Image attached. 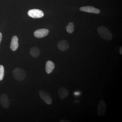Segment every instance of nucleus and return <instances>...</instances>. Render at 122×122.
<instances>
[{"instance_id":"nucleus-1","label":"nucleus","mask_w":122,"mask_h":122,"mask_svg":"<svg viewBox=\"0 0 122 122\" xmlns=\"http://www.w3.org/2000/svg\"><path fill=\"white\" fill-rule=\"evenodd\" d=\"M97 32L100 37L106 41H111L113 38V35L111 31L104 26L99 27Z\"/></svg>"},{"instance_id":"nucleus-2","label":"nucleus","mask_w":122,"mask_h":122,"mask_svg":"<svg viewBox=\"0 0 122 122\" xmlns=\"http://www.w3.org/2000/svg\"><path fill=\"white\" fill-rule=\"evenodd\" d=\"M14 77L16 80L22 81L26 77V73L24 70L20 68H17L14 69L13 71Z\"/></svg>"},{"instance_id":"nucleus-3","label":"nucleus","mask_w":122,"mask_h":122,"mask_svg":"<svg viewBox=\"0 0 122 122\" xmlns=\"http://www.w3.org/2000/svg\"><path fill=\"white\" fill-rule=\"evenodd\" d=\"M39 94L41 99L44 100L46 104L50 105L52 103V97L48 92L44 90H41L39 91Z\"/></svg>"},{"instance_id":"nucleus-4","label":"nucleus","mask_w":122,"mask_h":122,"mask_svg":"<svg viewBox=\"0 0 122 122\" xmlns=\"http://www.w3.org/2000/svg\"><path fill=\"white\" fill-rule=\"evenodd\" d=\"M28 14L29 16L34 18L42 17L44 15L43 11L36 9L30 10L28 12Z\"/></svg>"},{"instance_id":"nucleus-5","label":"nucleus","mask_w":122,"mask_h":122,"mask_svg":"<svg viewBox=\"0 0 122 122\" xmlns=\"http://www.w3.org/2000/svg\"><path fill=\"white\" fill-rule=\"evenodd\" d=\"M107 111V106L105 101L101 100L99 102L98 106V115L102 116L105 115Z\"/></svg>"},{"instance_id":"nucleus-6","label":"nucleus","mask_w":122,"mask_h":122,"mask_svg":"<svg viewBox=\"0 0 122 122\" xmlns=\"http://www.w3.org/2000/svg\"><path fill=\"white\" fill-rule=\"evenodd\" d=\"M79 10L82 12L95 14H98L100 13V10L99 9L91 6L81 7L79 8Z\"/></svg>"},{"instance_id":"nucleus-7","label":"nucleus","mask_w":122,"mask_h":122,"mask_svg":"<svg viewBox=\"0 0 122 122\" xmlns=\"http://www.w3.org/2000/svg\"><path fill=\"white\" fill-rule=\"evenodd\" d=\"M49 33V30L47 29H41L35 30L34 35L35 37L42 38L46 36Z\"/></svg>"},{"instance_id":"nucleus-8","label":"nucleus","mask_w":122,"mask_h":122,"mask_svg":"<svg viewBox=\"0 0 122 122\" xmlns=\"http://www.w3.org/2000/svg\"><path fill=\"white\" fill-rule=\"evenodd\" d=\"M0 102L3 108L8 109L10 106V101L7 95L5 94L0 96Z\"/></svg>"},{"instance_id":"nucleus-9","label":"nucleus","mask_w":122,"mask_h":122,"mask_svg":"<svg viewBox=\"0 0 122 122\" xmlns=\"http://www.w3.org/2000/svg\"><path fill=\"white\" fill-rule=\"evenodd\" d=\"M58 95L59 98L63 99L68 97L69 95V91L65 87H61L58 91Z\"/></svg>"},{"instance_id":"nucleus-10","label":"nucleus","mask_w":122,"mask_h":122,"mask_svg":"<svg viewBox=\"0 0 122 122\" xmlns=\"http://www.w3.org/2000/svg\"><path fill=\"white\" fill-rule=\"evenodd\" d=\"M57 46L58 49L62 51H65L69 48V45L66 40H62L58 42Z\"/></svg>"},{"instance_id":"nucleus-11","label":"nucleus","mask_w":122,"mask_h":122,"mask_svg":"<svg viewBox=\"0 0 122 122\" xmlns=\"http://www.w3.org/2000/svg\"><path fill=\"white\" fill-rule=\"evenodd\" d=\"M19 46L18 38L16 36H14L12 38L10 44V48L13 51H15L17 50Z\"/></svg>"},{"instance_id":"nucleus-12","label":"nucleus","mask_w":122,"mask_h":122,"mask_svg":"<svg viewBox=\"0 0 122 122\" xmlns=\"http://www.w3.org/2000/svg\"><path fill=\"white\" fill-rule=\"evenodd\" d=\"M55 66L54 63L52 61H49L46 64V73L49 74L52 73L54 69Z\"/></svg>"},{"instance_id":"nucleus-13","label":"nucleus","mask_w":122,"mask_h":122,"mask_svg":"<svg viewBox=\"0 0 122 122\" xmlns=\"http://www.w3.org/2000/svg\"><path fill=\"white\" fill-rule=\"evenodd\" d=\"M30 53L32 56L34 58H36L39 56L40 54V51L37 47H33L30 49Z\"/></svg>"},{"instance_id":"nucleus-14","label":"nucleus","mask_w":122,"mask_h":122,"mask_svg":"<svg viewBox=\"0 0 122 122\" xmlns=\"http://www.w3.org/2000/svg\"><path fill=\"white\" fill-rule=\"evenodd\" d=\"M66 28V31H67V32L69 34L72 33L74 30V24L73 22H70Z\"/></svg>"},{"instance_id":"nucleus-15","label":"nucleus","mask_w":122,"mask_h":122,"mask_svg":"<svg viewBox=\"0 0 122 122\" xmlns=\"http://www.w3.org/2000/svg\"><path fill=\"white\" fill-rule=\"evenodd\" d=\"M5 70L3 66L0 65V81H1L4 76Z\"/></svg>"},{"instance_id":"nucleus-16","label":"nucleus","mask_w":122,"mask_h":122,"mask_svg":"<svg viewBox=\"0 0 122 122\" xmlns=\"http://www.w3.org/2000/svg\"><path fill=\"white\" fill-rule=\"evenodd\" d=\"M60 122H71L70 121H69V120H65V119H63V120H61L60 121Z\"/></svg>"},{"instance_id":"nucleus-17","label":"nucleus","mask_w":122,"mask_h":122,"mask_svg":"<svg viewBox=\"0 0 122 122\" xmlns=\"http://www.w3.org/2000/svg\"><path fill=\"white\" fill-rule=\"evenodd\" d=\"M2 34L1 32H0V44L1 43V40H2Z\"/></svg>"},{"instance_id":"nucleus-18","label":"nucleus","mask_w":122,"mask_h":122,"mask_svg":"<svg viewBox=\"0 0 122 122\" xmlns=\"http://www.w3.org/2000/svg\"><path fill=\"white\" fill-rule=\"evenodd\" d=\"M80 93L79 92H75L74 93V95H77H77H80Z\"/></svg>"},{"instance_id":"nucleus-19","label":"nucleus","mask_w":122,"mask_h":122,"mask_svg":"<svg viewBox=\"0 0 122 122\" xmlns=\"http://www.w3.org/2000/svg\"><path fill=\"white\" fill-rule=\"evenodd\" d=\"M119 53L121 55H122V46L120 48V50H119Z\"/></svg>"}]
</instances>
